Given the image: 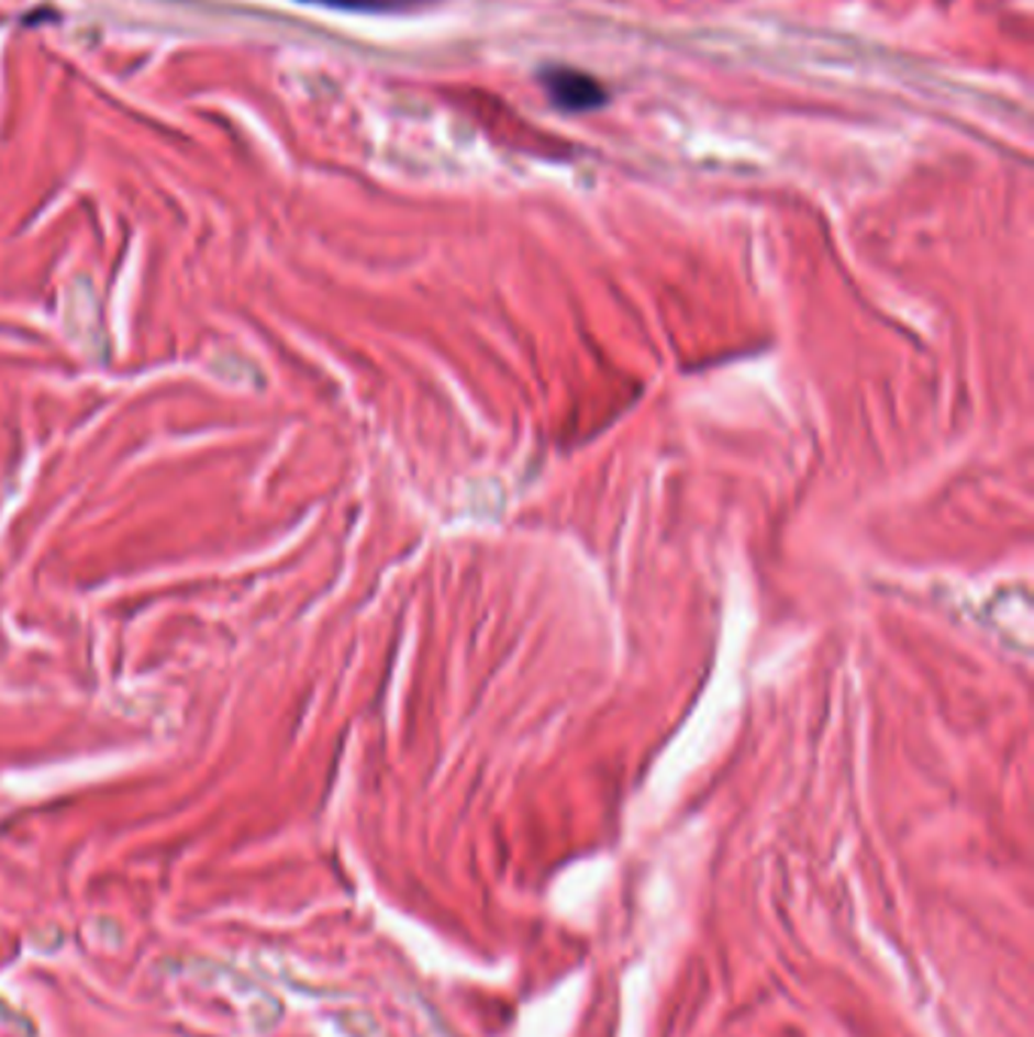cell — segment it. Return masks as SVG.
Wrapping results in <instances>:
<instances>
[{"instance_id":"obj_1","label":"cell","mask_w":1034,"mask_h":1037,"mask_svg":"<svg viewBox=\"0 0 1034 1037\" xmlns=\"http://www.w3.org/2000/svg\"><path fill=\"white\" fill-rule=\"evenodd\" d=\"M541 82L549 101L565 110V113H586L594 110L607 101L604 86L598 79L586 77L580 70H568V67H553V70H543Z\"/></svg>"},{"instance_id":"obj_2","label":"cell","mask_w":1034,"mask_h":1037,"mask_svg":"<svg viewBox=\"0 0 1034 1037\" xmlns=\"http://www.w3.org/2000/svg\"><path fill=\"white\" fill-rule=\"evenodd\" d=\"M310 3H325L334 10H358V13H401V10L425 7L434 0H310Z\"/></svg>"}]
</instances>
